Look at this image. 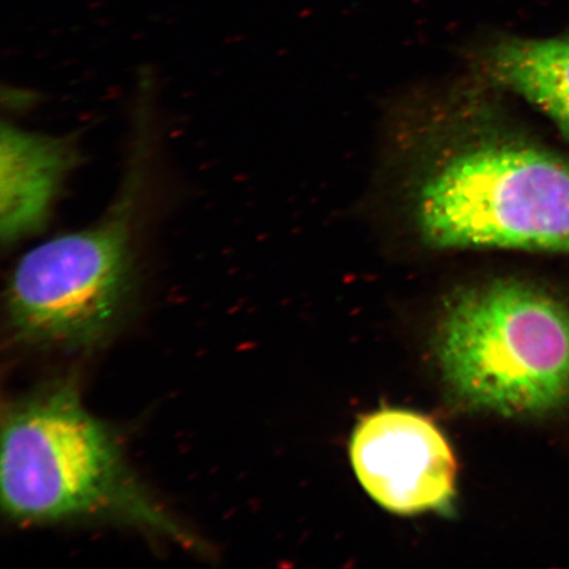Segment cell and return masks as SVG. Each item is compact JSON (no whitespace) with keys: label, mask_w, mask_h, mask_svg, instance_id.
<instances>
[{"label":"cell","mask_w":569,"mask_h":569,"mask_svg":"<svg viewBox=\"0 0 569 569\" xmlns=\"http://www.w3.org/2000/svg\"><path fill=\"white\" fill-rule=\"evenodd\" d=\"M0 487L13 521L110 519L199 547L141 486L73 380L47 383L4 409Z\"/></svg>","instance_id":"cell-1"},{"label":"cell","mask_w":569,"mask_h":569,"mask_svg":"<svg viewBox=\"0 0 569 569\" xmlns=\"http://www.w3.org/2000/svg\"><path fill=\"white\" fill-rule=\"evenodd\" d=\"M437 355L448 388L468 407L550 415L569 403V305L513 279L462 290L446 306Z\"/></svg>","instance_id":"cell-2"},{"label":"cell","mask_w":569,"mask_h":569,"mask_svg":"<svg viewBox=\"0 0 569 569\" xmlns=\"http://www.w3.org/2000/svg\"><path fill=\"white\" fill-rule=\"evenodd\" d=\"M416 216L437 248L569 253V163L523 140L471 142L425 177Z\"/></svg>","instance_id":"cell-3"},{"label":"cell","mask_w":569,"mask_h":569,"mask_svg":"<svg viewBox=\"0 0 569 569\" xmlns=\"http://www.w3.org/2000/svg\"><path fill=\"white\" fill-rule=\"evenodd\" d=\"M141 169L137 160L101 222L59 234L18 261L7 284L6 309L19 343L87 351L116 331L137 284L132 232Z\"/></svg>","instance_id":"cell-4"},{"label":"cell","mask_w":569,"mask_h":569,"mask_svg":"<svg viewBox=\"0 0 569 569\" xmlns=\"http://www.w3.org/2000/svg\"><path fill=\"white\" fill-rule=\"evenodd\" d=\"M356 476L391 513H446L452 507L457 460L431 419L408 410H381L361 419L351 440Z\"/></svg>","instance_id":"cell-5"},{"label":"cell","mask_w":569,"mask_h":569,"mask_svg":"<svg viewBox=\"0 0 569 569\" xmlns=\"http://www.w3.org/2000/svg\"><path fill=\"white\" fill-rule=\"evenodd\" d=\"M80 160L74 138L3 123L0 138V233L17 243L42 229L67 174Z\"/></svg>","instance_id":"cell-6"},{"label":"cell","mask_w":569,"mask_h":569,"mask_svg":"<svg viewBox=\"0 0 569 569\" xmlns=\"http://www.w3.org/2000/svg\"><path fill=\"white\" fill-rule=\"evenodd\" d=\"M488 74L549 117L569 139V33L507 38L489 48Z\"/></svg>","instance_id":"cell-7"}]
</instances>
